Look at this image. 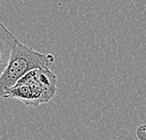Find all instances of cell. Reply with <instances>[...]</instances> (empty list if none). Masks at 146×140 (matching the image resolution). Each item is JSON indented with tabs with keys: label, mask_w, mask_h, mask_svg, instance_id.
Listing matches in <instances>:
<instances>
[{
	"label": "cell",
	"mask_w": 146,
	"mask_h": 140,
	"mask_svg": "<svg viewBox=\"0 0 146 140\" xmlns=\"http://www.w3.org/2000/svg\"><path fill=\"white\" fill-rule=\"evenodd\" d=\"M54 61V55L39 53L17 40L9 64L0 76V98H4L9 89L13 88L26 73L36 69H50Z\"/></svg>",
	"instance_id": "obj_1"
},
{
	"label": "cell",
	"mask_w": 146,
	"mask_h": 140,
	"mask_svg": "<svg viewBox=\"0 0 146 140\" xmlns=\"http://www.w3.org/2000/svg\"><path fill=\"white\" fill-rule=\"evenodd\" d=\"M137 137L140 140H146V125H141L137 129Z\"/></svg>",
	"instance_id": "obj_4"
},
{
	"label": "cell",
	"mask_w": 146,
	"mask_h": 140,
	"mask_svg": "<svg viewBox=\"0 0 146 140\" xmlns=\"http://www.w3.org/2000/svg\"><path fill=\"white\" fill-rule=\"evenodd\" d=\"M17 40L13 33L0 21V76L9 64L12 48Z\"/></svg>",
	"instance_id": "obj_3"
},
{
	"label": "cell",
	"mask_w": 146,
	"mask_h": 140,
	"mask_svg": "<svg viewBox=\"0 0 146 140\" xmlns=\"http://www.w3.org/2000/svg\"><path fill=\"white\" fill-rule=\"evenodd\" d=\"M57 78L50 69H36L29 72L16 84H26L31 86L34 94V106L50 102L54 97Z\"/></svg>",
	"instance_id": "obj_2"
}]
</instances>
